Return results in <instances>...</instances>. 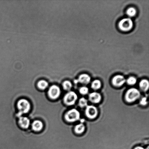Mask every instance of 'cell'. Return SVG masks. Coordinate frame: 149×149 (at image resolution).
I'll list each match as a JSON object with an SVG mask.
<instances>
[{
  "label": "cell",
  "instance_id": "22",
  "mask_svg": "<svg viewBox=\"0 0 149 149\" xmlns=\"http://www.w3.org/2000/svg\"><path fill=\"white\" fill-rule=\"evenodd\" d=\"M148 103L147 98L145 97L142 98L140 102V104L143 106H146Z\"/></svg>",
  "mask_w": 149,
  "mask_h": 149
},
{
  "label": "cell",
  "instance_id": "5",
  "mask_svg": "<svg viewBox=\"0 0 149 149\" xmlns=\"http://www.w3.org/2000/svg\"><path fill=\"white\" fill-rule=\"evenodd\" d=\"M133 23L130 18H127L123 19L119 23L120 29L124 31H128L132 29Z\"/></svg>",
  "mask_w": 149,
  "mask_h": 149
},
{
  "label": "cell",
  "instance_id": "23",
  "mask_svg": "<svg viewBox=\"0 0 149 149\" xmlns=\"http://www.w3.org/2000/svg\"><path fill=\"white\" fill-rule=\"evenodd\" d=\"M134 149H145L143 147L141 146H138L136 147Z\"/></svg>",
  "mask_w": 149,
  "mask_h": 149
},
{
  "label": "cell",
  "instance_id": "3",
  "mask_svg": "<svg viewBox=\"0 0 149 149\" xmlns=\"http://www.w3.org/2000/svg\"><path fill=\"white\" fill-rule=\"evenodd\" d=\"M80 116V113L78 110L76 109H72L65 113V118L67 122L73 123L79 120Z\"/></svg>",
  "mask_w": 149,
  "mask_h": 149
},
{
  "label": "cell",
  "instance_id": "20",
  "mask_svg": "<svg viewBox=\"0 0 149 149\" xmlns=\"http://www.w3.org/2000/svg\"><path fill=\"white\" fill-rule=\"evenodd\" d=\"M127 82L130 85H134L136 83L137 79L134 77H130L127 80Z\"/></svg>",
  "mask_w": 149,
  "mask_h": 149
},
{
  "label": "cell",
  "instance_id": "6",
  "mask_svg": "<svg viewBox=\"0 0 149 149\" xmlns=\"http://www.w3.org/2000/svg\"><path fill=\"white\" fill-rule=\"evenodd\" d=\"M61 90L57 86H52L49 88L48 91V95L49 97L52 99H58L61 94Z\"/></svg>",
  "mask_w": 149,
  "mask_h": 149
},
{
  "label": "cell",
  "instance_id": "13",
  "mask_svg": "<svg viewBox=\"0 0 149 149\" xmlns=\"http://www.w3.org/2000/svg\"><path fill=\"white\" fill-rule=\"evenodd\" d=\"M139 87L141 90L144 92L148 91L149 87V83L148 80L143 79L139 83Z\"/></svg>",
  "mask_w": 149,
  "mask_h": 149
},
{
  "label": "cell",
  "instance_id": "10",
  "mask_svg": "<svg viewBox=\"0 0 149 149\" xmlns=\"http://www.w3.org/2000/svg\"><path fill=\"white\" fill-rule=\"evenodd\" d=\"M19 125L22 128L27 129L30 126V122L28 118L24 116H21L19 118Z\"/></svg>",
  "mask_w": 149,
  "mask_h": 149
},
{
  "label": "cell",
  "instance_id": "1",
  "mask_svg": "<svg viewBox=\"0 0 149 149\" xmlns=\"http://www.w3.org/2000/svg\"><path fill=\"white\" fill-rule=\"evenodd\" d=\"M17 107L19 111L17 116L19 118L24 114L28 113L30 111L31 104L30 102L26 99H21L17 102Z\"/></svg>",
  "mask_w": 149,
  "mask_h": 149
},
{
  "label": "cell",
  "instance_id": "11",
  "mask_svg": "<svg viewBox=\"0 0 149 149\" xmlns=\"http://www.w3.org/2000/svg\"><path fill=\"white\" fill-rule=\"evenodd\" d=\"M78 83L83 84H87L90 83L91 78L90 76L87 74H83L80 75L77 79Z\"/></svg>",
  "mask_w": 149,
  "mask_h": 149
},
{
  "label": "cell",
  "instance_id": "2",
  "mask_svg": "<svg viewBox=\"0 0 149 149\" xmlns=\"http://www.w3.org/2000/svg\"><path fill=\"white\" fill-rule=\"evenodd\" d=\"M141 95V93L139 90L132 88L128 90L125 93V100L128 103H132L139 98Z\"/></svg>",
  "mask_w": 149,
  "mask_h": 149
},
{
  "label": "cell",
  "instance_id": "16",
  "mask_svg": "<svg viewBox=\"0 0 149 149\" xmlns=\"http://www.w3.org/2000/svg\"><path fill=\"white\" fill-rule=\"evenodd\" d=\"M102 83L100 80H95L93 81L91 84V88L94 90H97L100 88Z\"/></svg>",
  "mask_w": 149,
  "mask_h": 149
},
{
  "label": "cell",
  "instance_id": "19",
  "mask_svg": "<svg viewBox=\"0 0 149 149\" xmlns=\"http://www.w3.org/2000/svg\"><path fill=\"white\" fill-rule=\"evenodd\" d=\"M136 11L133 7H131L128 9L127 11V14L130 17H134L136 14Z\"/></svg>",
  "mask_w": 149,
  "mask_h": 149
},
{
  "label": "cell",
  "instance_id": "4",
  "mask_svg": "<svg viewBox=\"0 0 149 149\" xmlns=\"http://www.w3.org/2000/svg\"><path fill=\"white\" fill-rule=\"evenodd\" d=\"M78 97L75 92L69 91L65 95L64 97V102L68 106H72L75 103Z\"/></svg>",
  "mask_w": 149,
  "mask_h": 149
},
{
  "label": "cell",
  "instance_id": "15",
  "mask_svg": "<svg viewBox=\"0 0 149 149\" xmlns=\"http://www.w3.org/2000/svg\"><path fill=\"white\" fill-rule=\"evenodd\" d=\"M38 86L40 90H44L49 86V83L45 80H41L38 83Z\"/></svg>",
  "mask_w": 149,
  "mask_h": 149
},
{
  "label": "cell",
  "instance_id": "12",
  "mask_svg": "<svg viewBox=\"0 0 149 149\" xmlns=\"http://www.w3.org/2000/svg\"><path fill=\"white\" fill-rule=\"evenodd\" d=\"M43 123L39 120L34 121L32 125V128L33 130L36 131H39L42 130L43 128Z\"/></svg>",
  "mask_w": 149,
  "mask_h": 149
},
{
  "label": "cell",
  "instance_id": "21",
  "mask_svg": "<svg viewBox=\"0 0 149 149\" xmlns=\"http://www.w3.org/2000/svg\"><path fill=\"white\" fill-rule=\"evenodd\" d=\"M79 91L80 93H81V94L86 95L88 93L89 89L88 88L85 87V86H83V87L80 88Z\"/></svg>",
  "mask_w": 149,
  "mask_h": 149
},
{
  "label": "cell",
  "instance_id": "17",
  "mask_svg": "<svg viewBox=\"0 0 149 149\" xmlns=\"http://www.w3.org/2000/svg\"><path fill=\"white\" fill-rule=\"evenodd\" d=\"M62 86L64 90L69 91L72 88V85L70 81H65L63 83Z\"/></svg>",
  "mask_w": 149,
  "mask_h": 149
},
{
  "label": "cell",
  "instance_id": "9",
  "mask_svg": "<svg viewBox=\"0 0 149 149\" xmlns=\"http://www.w3.org/2000/svg\"><path fill=\"white\" fill-rule=\"evenodd\" d=\"M101 95L97 92H93L89 95L88 99L90 101L93 103H99L102 100Z\"/></svg>",
  "mask_w": 149,
  "mask_h": 149
},
{
  "label": "cell",
  "instance_id": "7",
  "mask_svg": "<svg viewBox=\"0 0 149 149\" xmlns=\"http://www.w3.org/2000/svg\"><path fill=\"white\" fill-rule=\"evenodd\" d=\"M85 114L89 119H94L98 115L97 109L96 107L93 105H88L86 107Z\"/></svg>",
  "mask_w": 149,
  "mask_h": 149
},
{
  "label": "cell",
  "instance_id": "8",
  "mask_svg": "<svg viewBox=\"0 0 149 149\" xmlns=\"http://www.w3.org/2000/svg\"><path fill=\"white\" fill-rule=\"evenodd\" d=\"M126 82L125 77L123 76L118 75L113 77L112 80L113 85L116 87H121Z\"/></svg>",
  "mask_w": 149,
  "mask_h": 149
},
{
  "label": "cell",
  "instance_id": "18",
  "mask_svg": "<svg viewBox=\"0 0 149 149\" xmlns=\"http://www.w3.org/2000/svg\"><path fill=\"white\" fill-rule=\"evenodd\" d=\"M88 100L84 97H81L79 102V105L81 108L86 107L88 106Z\"/></svg>",
  "mask_w": 149,
  "mask_h": 149
},
{
  "label": "cell",
  "instance_id": "14",
  "mask_svg": "<svg viewBox=\"0 0 149 149\" xmlns=\"http://www.w3.org/2000/svg\"><path fill=\"white\" fill-rule=\"evenodd\" d=\"M74 131L77 134H81L84 132L85 130V126L84 124L80 123L76 125L74 128Z\"/></svg>",
  "mask_w": 149,
  "mask_h": 149
}]
</instances>
